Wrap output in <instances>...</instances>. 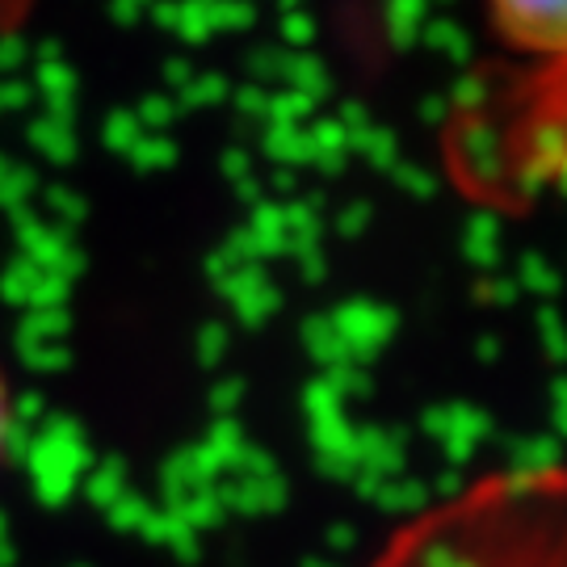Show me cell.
Wrapping results in <instances>:
<instances>
[{"instance_id": "4", "label": "cell", "mask_w": 567, "mask_h": 567, "mask_svg": "<svg viewBox=\"0 0 567 567\" xmlns=\"http://www.w3.org/2000/svg\"><path fill=\"white\" fill-rule=\"evenodd\" d=\"M34 4H39V0H0V42L13 39L21 25L30 21Z\"/></svg>"}, {"instance_id": "2", "label": "cell", "mask_w": 567, "mask_h": 567, "mask_svg": "<svg viewBox=\"0 0 567 567\" xmlns=\"http://www.w3.org/2000/svg\"><path fill=\"white\" fill-rule=\"evenodd\" d=\"M501 168L513 185H547L567 189V76H538L517 105L501 135Z\"/></svg>"}, {"instance_id": "5", "label": "cell", "mask_w": 567, "mask_h": 567, "mask_svg": "<svg viewBox=\"0 0 567 567\" xmlns=\"http://www.w3.org/2000/svg\"><path fill=\"white\" fill-rule=\"evenodd\" d=\"M13 395H9V379L0 370V463L9 458V442H13Z\"/></svg>"}, {"instance_id": "1", "label": "cell", "mask_w": 567, "mask_h": 567, "mask_svg": "<svg viewBox=\"0 0 567 567\" xmlns=\"http://www.w3.org/2000/svg\"><path fill=\"white\" fill-rule=\"evenodd\" d=\"M365 567H567V463L471 480L408 517Z\"/></svg>"}, {"instance_id": "3", "label": "cell", "mask_w": 567, "mask_h": 567, "mask_svg": "<svg viewBox=\"0 0 567 567\" xmlns=\"http://www.w3.org/2000/svg\"><path fill=\"white\" fill-rule=\"evenodd\" d=\"M492 30L538 76H567V0H484Z\"/></svg>"}]
</instances>
